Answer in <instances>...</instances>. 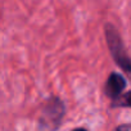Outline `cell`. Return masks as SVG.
<instances>
[{
    "label": "cell",
    "instance_id": "obj_1",
    "mask_svg": "<svg viewBox=\"0 0 131 131\" xmlns=\"http://www.w3.org/2000/svg\"><path fill=\"white\" fill-rule=\"evenodd\" d=\"M66 112H67L66 104L59 96L55 95L49 96L40 108L37 128L49 130V131L58 130L62 126Z\"/></svg>",
    "mask_w": 131,
    "mask_h": 131
},
{
    "label": "cell",
    "instance_id": "obj_2",
    "mask_svg": "<svg viewBox=\"0 0 131 131\" xmlns=\"http://www.w3.org/2000/svg\"><path fill=\"white\" fill-rule=\"evenodd\" d=\"M104 35H105V41L109 53L112 55V59L126 75H128L131 72V60L121 34L118 32L114 25L107 22L104 25Z\"/></svg>",
    "mask_w": 131,
    "mask_h": 131
},
{
    "label": "cell",
    "instance_id": "obj_3",
    "mask_svg": "<svg viewBox=\"0 0 131 131\" xmlns=\"http://www.w3.org/2000/svg\"><path fill=\"white\" fill-rule=\"evenodd\" d=\"M104 94L111 100V108H130L131 93L127 80L118 72H111L104 85Z\"/></svg>",
    "mask_w": 131,
    "mask_h": 131
},
{
    "label": "cell",
    "instance_id": "obj_4",
    "mask_svg": "<svg viewBox=\"0 0 131 131\" xmlns=\"http://www.w3.org/2000/svg\"><path fill=\"white\" fill-rule=\"evenodd\" d=\"M130 128H131L130 123H126V125H119V126H117V127H116V130H117V131H119V130H126V131H128Z\"/></svg>",
    "mask_w": 131,
    "mask_h": 131
}]
</instances>
